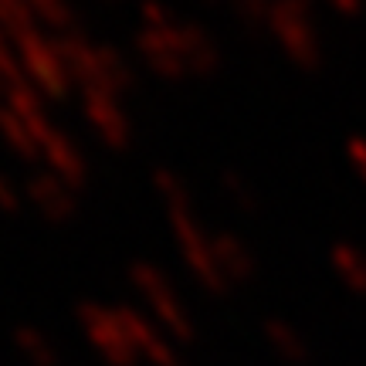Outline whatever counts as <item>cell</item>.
Returning a JSON list of instances; mask_svg holds the SVG:
<instances>
[{
	"mask_svg": "<svg viewBox=\"0 0 366 366\" xmlns=\"http://www.w3.org/2000/svg\"><path fill=\"white\" fill-rule=\"evenodd\" d=\"M54 41H58V51L68 65V75L81 92H105V95L122 99L136 85L132 65L112 44H95L81 31L54 34Z\"/></svg>",
	"mask_w": 366,
	"mask_h": 366,
	"instance_id": "cell-2",
	"label": "cell"
},
{
	"mask_svg": "<svg viewBox=\"0 0 366 366\" xmlns=\"http://www.w3.org/2000/svg\"><path fill=\"white\" fill-rule=\"evenodd\" d=\"M292 4H305V7H309V4H312V0H292Z\"/></svg>",
	"mask_w": 366,
	"mask_h": 366,
	"instance_id": "cell-25",
	"label": "cell"
},
{
	"mask_svg": "<svg viewBox=\"0 0 366 366\" xmlns=\"http://www.w3.org/2000/svg\"><path fill=\"white\" fill-rule=\"evenodd\" d=\"M346 159H350V167L360 173V180L366 183V136H353V139L346 143Z\"/></svg>",
	"mask_w": 366,
	"mask_h": 366,
	"instance_id": "cell-22",
	"label": "cell"
},
{
	"mask_svg": "<svg viewBox=\"0 0 366 366\" xmlns=\"http://www.w3.org/2000/svg\"><path fill=\"white\" fill-rule=\"evenodd\" d=\"M17 350L27 356V363L31 366H58V350H54V342L34 326H24L17 329Z\"/></svg>",
	"mask_w": 366,
	"mask_h": 366,
	"instance_id": "cell-16",
	"label": "cell"
},
{
	"mask_svg": "<svg viewBox=\"0 0 366 366\" xmlns=\"http://www.w3.org/2000/svg\"><path fill=\"white\" fill-rule=\"evenodd\" d=\"M17 204H21V194H17V187H14L4 173H0V207L7 210H17Z\"/></svg>",
	"mask_w": 366,
	"mask_h": 366,
	"instance_id": "cell-23",
	"label": "cell"
},
{
	"mask_svg": "<svg viewBox=\"0 0 366 366\" xmlns=\"http://www.w3.org/2000/svg\"><path fill=\"white\" fill-rule=\"evenodd\" d=\"M116 312H119V322H122V329H126V336H129L132 350H136L139 360H149L153 366H183L180 353L173 350V342L157 329L153 319H146L143 312H136L132 305H116Z\"/></svg>",
	"mask_w": 366,
	"mask_h": 366,
	"instance_id": "cell-9",
	"label": "cell"
},
{
	"mask_svg": "<svg viewBox=\"0 0 366 366\" xmlns=\"http://www.w3.org/2000/svg\"><path fill=\"white\" fill-rule=\"evenodd\" d=\"M129 282L136 285V292L146 299L149 312H153V319L163 326V332H170L173 340H180V342L194 340V322H190V312H187V305L180 302V295L173 292L170 278L159 272L157 264H149V262L129 264Z\"/></svg>",
	"mask_w": 366,
	"mask_h": 366,
	"instance_id": "cell-5",
	"label": "cell"
},
{
	"mask_svg": "<svg viewBox=\"0 0 366 366\" xmlns=\"http://www.w3.org/2000/svg\"><path fill=\"white\" fill-rule=\"evenodd\" d=\"M0 136L7 139V146H11L14 153H21V157H27V159H41L34 129L27 126V119H21L14 109H7V105L0 109Z\"/></svg>",
	"mask_w": 366,
	"mask_h": 366,
	"instance_id": "cell-15",
	"label": "cell"
},
{
	"mask_svg": "<svg viewBox=\"0 0 366 366\" xmlns=\"http://www.w3.org/2000/svg\"><path fill=\"white\" fill-rule=\"evenodd\" d=\"M167 221H170L173 241H177V248H180L183 262H187V268L194 272L197 282L204 288H210V292H224L227 282H224L221 268H217V258H214V248H210V234L204 231V224L197 217L194 204L167 210Z\"/></svg>",
	"mask_w": 366,
	"mask_h": 366,
	"instance_id": "cell-6",
	"label": "cell"
},
{
	"mask_svg": "<svg viewBox=\"0 0 366 366\" xmlns=\"http://www.w3.org/2000/svg\"><path fill=\"white\" fill-rule=\"evenodd\" d=\"M153 187H157V194H159V200H163V207L167 210L194 204V200H190V190H187V183H183L173 170H167V167L153 170Z\"/></svg>",
	"mask_w": 366,
	"mask_h": 366,
	"instance_id": "cell-19",
	"label": "cell"
},
{
	"mask_svg": "<svg viewBox=\"0 0 366 366\" xmlns=\"http://www.w3.org/2000/svg\"><path fill=\"white\" fill-rule=\"evenodd\" d=\"M204 4H221V0H204Z\"/></svg>",
	"mask_w": 366,
	"mask_h": 366,
	"instance_id": "cell-26",
	"label": "cell"
},
{
	"mask_svg": "<svg viewBox=\"0 0 366 366\" xmlns=\"http://www.w3.org/2000/svg\"><path fill=\"white\" fill-rule=\"evenodd\" d=\"M210 248H214L217 268H221L227 285H244V282L254 278V251H251L237 234L217 231V234H210Z\"/></svg>",
	"mask_w": 366,
	"mask_h": 366,
	"instance_id": "cell-12",
	"label": "cell"
},
{
	"mask_svg": "<svg viewBox=\"0 0 366 366\" xmlns=\"http://www.w3.org/2000/svg\"><path fill=\"white\" fill-rule=\"evenodd\" d=\"M27 200L34 204L41 217L48 221L61 224V221H71L79 214V194L75 187L65 183L61 177H54L51 170H34L27 177Z\"/></svg>",
	"mask_w": 366,
	"mask_h": 366,
	"instance_id": "cell-10",
	"label": "cell"
},
{
	"mask_svg": "<svg viewBox=\"0 0 366 366\" xmlns=\"http://www.w3.org/2000/svg\"><path fill=\"white\" fill-rule=\"evenodd\" d=\"M41 159H44V170H51L54 177H61L65 183H71L75 190H79L81 183H85V177H89V159H85V153L79 149V143L68 136V132H61L58 126H51V129L41 136Z\"/></svg>",
	"mask_w": 366,
	"mask_h": 366,
	"instance_id": "cell-11",
	"label": "cell"
},
{
	"mask_svg": "<svg viewBox=\"0 0 366 366\" xmlns=\"http://www.w3.org/2000/svg\"><path fill=\"white\" fill-rule=\"evenodd\" d=\"M221 190L227 194V200L234 204L237 210H248V214H254L258 210V190L251 187V180L248 177H241L237 170H224L221 173Z\"/></svg>",
	"mask_w": 366,
	"mask_h": 366,
	"instance_id": "cell-18",
	"label": "cell"
},
{
	"mask_svg": "<svg viewBox=\"0 0 366 366\" xmlns=\"http://www.w3.org/2000/svg\"><path fill=\"white\" fill-rule=\"evenodd\" d=\"M264 336H268V346L285 363H305L309 360V342L302 340V332L295 326H288L285 319H268L264 322Z\"/></svg>",
	"mask_w": 366,
	"mask_h": 366,
	"instance_id": "cell-14",
	"label": "cell"
},
{
	"mask_svg": "<svg viewBox=\"0 0 366 366\" xmlns=\"http://www.w3.org/2000/svg\"><path fill=\"white\" fill-rule=\"evenodd\" d=\"M329 264L340 278L342 285L356 292V295H366V251L350 244V241H336L329 248Z\"/></svg>",
	"mask_w": 366,
	"mask_h": 366,
	"instance_id": "cell-13",
	"label": "cell"
},
{
	"mask_svg": "<svg viewBox=\"0 0 366 366\" xmlns=\"http://www.w3.org/2000/svg\"><path fill=\"white\" fill-rule=\"evenodd\" d=\"M79 326L89 336V342L102 353L109 366H136V350H132L126 329L119 322L116 309H105L99 302H81L79 305Z\"/></svg>",
	"mask_w": 366,
	"mask_h": 366,
	"instance_id": "cell-7",
	"label": "cell"
},
{
	"mask_svg": "<svg viewBox=\"0 0 366 366\" xmlns=\"http://www.w3.org/2000/svg\"><path fill=\"white\" fill-rule=\"evenodd\" d=\"M17 41V61H21V71L24 79L34 85V89L44 95V99H65L71 92V75H68V65L61 51H58V41L48 31H27Z\"/></svg>",
	"mask_w": 366,
	"mask_h": 366,
	"instance_id": "cell-4",
	"label": "cell"
},
{
	"mask_svg": "<svg viewBox=\"0 0 366 366\" xmlns=\"http://www.w3.org/2000/svg\"><path fill=\"white\" fill-rule=\"evenodd\" d=\"M231 7H234L237 21L251 31H258V27L268 24V11H272V0H227Z\"/></svg>",
	"mask_w": 366,
	"mask_h": 366,
	"instance_id": "cell-21",
	"label": "cell"
},
{
	"mask_svg": "<svg viewBox=\"0 0 366 366\" xmlns=\"http://www.w3.org/2000/svg\"><path fill=\"white\" fill-rule=\"evenodd\" d=\"M81 116L92 126V132L112 149H126L132 139V119L126 112L122 99L105 92H81Z\"/></svg>",
	"mask_w": 366,
	"mask_h": 366,
	"instance_id": "cell-8",
	"label": "cell"
},
{
	"mask_svg": "<svg viewBox=\"0 0 366 366\" xmlns=\"http://www.w3.org/2000/svg\"><path fill=\"white\" fill-rule=\"evenodd\" d=\"M264 27L278 41V48L285 51V58L292 65L305 68V71L322 65V38H319L312 11L305 4L272 0V11H268V24Z\"/></svg>",
	"mask_w": 366,
	"mask_h": 366,
	"instance_id": "cell-3",
	"label": "cell"
},
{
	"mask_svg": "<svg viewBox=\"0 0 366 366\" xmlns=\"http://www.w3.org/2000/svg\"><path fill=\"white\" fill-rule=\"evenodd\" d=\"M132 48L163 79H187V75H214L221 65V48L207 31L194 21L173 17L167 24L139 27L132 34Z\"/></svg>",
	"mask_w": 366,
	"mask_h": 366,
	"instance_id": "cell-1",
	"label": "cell"
},
{
	"mask_svg": "<svg viewBox=\"0 0 366 366\" xmlns=\"http://www.w3.org/2000/svg\"><path fill=\"white\" fill-rule=\"evenodd\" d=\"M326 4L336 14H342V17H356V14L363 11V0H326Z\"/></svg>",
	"mask_w": 366,
	"mask_h": 366,
	"instance_id": "cell-24",
	"label": "cell"
},
{
	"mask_svg": "<svg viewBox=\"0 0 366 366\" xmlns=\"http://www.w3.org/2000/svg\"><path fill=\"white\" fill-rule=\"evenodd\" d=\"M27 7L34 11L41 24L51 27V34H65L75 31V11H71V0H27Z\"/></svg>",
	"mask_w": 366,
	"mask_h": 366,
	"instance_id": "cell-17",
	"label": "cell"
},
{
	"mask_svg": "<svg viewBox=\"0 0 366 366\" xmlns=\"http://www.w3.org/2000/svg\"><path fill=\"white\" fill-rule=\"evenodd\" d=\"M0 27L11 31L14 38H21L38 27V17L27 7V0H0Z\"/></svg>",
	"mask_w": 366,
	"mask_h": 366,
	"instance_id": "cell-20",
	"label": "cell"
}]
</instances>
